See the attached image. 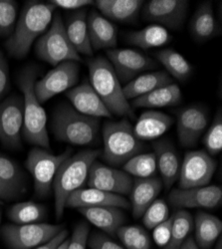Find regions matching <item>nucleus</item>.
Masks as SVG:
<instances>
[{
	"label": "nucleus",
	"mask_w": 222,
	"mask_h": 249,
	"mask_svg": "<svg viewBox=\"0 0 222 249\" xmlns=\"http://www.w3.org/2000/svg\"><path fill=\"white\" fill-rule=\"evenodd\" d=\"M55 9L56 6L51 2L27 1L12 35L5 42L8 53L17 59L27 56L34 41L51 24Z\"/></svg>",
	"instance_id": "f257e3e1"
},
{
	"label": "nucleus",
	"mask_w": 222,
	"mask_h": 249,
	"mask_svg": "<svg viewBox=\"0 0 222 249\" xmlns=\"http://www.w3.org/2000/svg\"><path fill=\"white\" fill-rule=\"evenodd\" d=\"M38 71L34 66H27L18 76V85L23 94V126L24 139L34 146L50 148L47 130V116L36 97L34 85Z\"/></svg>",
	"instance_id": "f03ea898"
},
{
	"label": "nucleus",
	"mask_w": 222,
	"mask_h": 249,
	"mask_svg": "<svg viewBox=\"0 0 222 249\" xmlns=\"http://www.w3.org/2000/svg\"><path fill=\"white\" fill-rule=\"evenodd\" d=\"M88 67L90 84L109 112L116 116L135 119L134 111L110 61L99 56L88 61Z\"/></svg>",
	"instance_id": "7ed1b4c3"
},
{
	"label": "nucleus",
	"mask_w": 222,
	"mask_h": 249,
	"mask_svg": "<svg viewBox=\"0 0 222 249\" xmlns=\"http://www.w3.org/2000/svg\"><path fill=\"white\" fill-rule=\"evenodd\" d=\"M100 150H87L80 152L75 156H70L60 165L54 180L55 213L57 218H61L69 196L79 190L86 182L90 168L96 159L101 155Z\"/></svg>",
	"instance_id": "20e7f679"
},
{
	"label": "nucleus",
	"mask_w": 222,
	"mask_h": 249,
	"mask_svg": "<svg viewBox=\"0 0 222 249\" xmlns=\"http://www.w3.org/2000/svg\"><path fill=\"white\" fill-rule=\"evenodd\" d=\"M100 119L85 116L73 107L62 104L59 106L52 121L55 138L76 146H89L98 141Z\"/></svg>",
	"instance_id": "39448f33"
},
{
	"label": "nucleus",
	"mask_w": 222,
	"mask_h": 249,
	"mask_svg": "<svg viewBox=\"0 0 222 249\" xmlns=\"http://www.w3.org/2000/svg\"><path fill=\"white\" fill-rule=\"evenodd\" d=\"M104 160L112 165L125 164L133 157L142 152V142L134 134L130 121L106 122L103 127Z\"/></svg>",
	"instance_id": "423d86ee"
},
{
	"label": "nucleus",
	"mask_w": 222,
	"mask_h": 249,
	"mask_svg": "<svg viewBox=\"0 0 222 249\" xmlns=\"http://www.w3.org/2000/svg\"><path fill=\"white\" fill-rule=\"evenodd\" d=\"M35 52L39 59L54 67L66 61H81V56L72 46L59 13L54 14L50 28L38 39Z\"/></svg>",
	"instance_id": "0eeeda50"
},
{
	"label": "nucleus",
	"mask_w": 222,
	"mask_h": 249,
	"mask_svg": "<svg viewBox=\"0 0 222 249\" xmlns=\"http://www.w3.org/2000/svg\"><path fill=\"white\" fill-rule=\"evenodd\" d=\"M72 154L69 149L60 155H52L41 148H34L28 154L26 168L34 180V189L38 196H47L51 193L53 180L60 165Z\"/></svg>",
	"instance_id": "6e6552de"
},
{
	"label": "nucleus",
	"mask_w": 222,
	"mask_h": 249,
	"mask_svg": "<svg viewBox=\"0 0 222 249\" xmlns=\"http://www.w3.org/2000/svg\"><path fill=\"white\" fill-rule=\"evenodd\" d=\"M63 230L62 224H6L2 227V235L10 249H33L50 241Z\"/></svg>",
	"instance_id": "1a4fd4ad"
},
{
	"label": "nucleus",
	"mask_w": 222,
	"mask_h": 249,
	"mask_svg": "<svg viewBox=\"0 0 222 249\" xmlns=\"http://www.w3.org/2000/svg\"><path fill=\"white\" fill-rule=\"evenodd\" d=\"M80 67L77 62H62L41 80L36 81L34 90L40 103H45L54 96L70 90L79 79Z\"/></svg>",
	"instance_id": "9d476101"
},
{
	"label": "nucleus",
	"mask_w": 222,
	"mask_h": 249,
	"mask_svg": "<svg viewBox=\"0 0 222 249\" xmlns=\"http://www.w3.org/2000/svg\"><path fill=\"white\" fill-rule=\"evenodd\" d=\"M216 161L204 151H193L187 154L178 176L180 190L206 186L215 172Z\"/></svg>",
	"instance_id": "9b49d317"
},
{
	"label": "nucleus",
	"mask_w": 222,
	"mask_h": 249,
	"mask_svg": "<svg viewBox=\"0 0 222 249\" xmlns=\"http://www.w3.org/2000/svg\"><path fill=\"white\" fill-rule=\"evenodd\" d=\"M23 126V98L11 96L0 102V142L6 148L21 146Z\"/></svg>",
	"instance_id": "f8f14e48"
},
{
	"label": "nucleus",
	"mask_w": 222,
	"mask_h": 249,
	"mask_svg": "<svg viewBox=\"0 0 222 249\" xmlns=\"http://www.w3.org/2000/svg\"><path fill=\"white\" fill-rule=\"evenodd\" d=\"M188 9L186 0H151L145 4L142 15L145 21L170 29L183 27Z\"/></svg>",
	"instance_id": "ddd939ff"
},
{
	"label": "nucleus",
	"mask_w": 222,
	"mask_h": 249,
	"mask_svg": "<svg viewBox=\"0 0 222 249\" xmlns=\"http://www.w3.org/2000/svg\"><path fill=\"white\" fill-rule=\"evenodd\" d=\"M107 56L119 81L124 84H128L142 72L158 66L154 59L133 49H112L107 52Z\"/></svg>",
	"instance_id": "4468645a"
},
{
	"label": "nucleus",
	"mask_w": 222,
	"mask_h": 249,
	"mask_svg": "<svg viewBox=\"0 0 222 249\" xmlns=\"http://www.w3.org/2000/svg\"><path fill=\"white\" fill-rule=\"evenodd\" d=\"M133 179L126 172L109 168L94 161L90 168L88 184L90 188L116 195H129L132 191Z\"/></svg>",
	"instance_id": "2eb2a0df"
},
{
	"label": "nucleus",
	"mask_w": 222,
	"mask_h": 249,
	"mask_svg": "<svg viewBox=\"0 0 222 249\" xmlns=\"http://www.w3.org/2000/svg\"><path fill=\"white\" fill-rule=\"evenodd\" d=\"M209 115L200 106H188L177 112V135L181 146L193 147L208 126Z\"/></svg>",
	"instance_id": "dca6fc26"
},
{
	"label": "nucleus",
	"mask_w": 222,
	"mask_h": 249,
	"mask_svg": "<svg viewBox=\"0 0 222 249\" xmlns=\"http://www.w3.org/2000/svg\"><path fill=\"white\" fill-rule=\"evenodd\" d=\"M169 200L179 209H215L222 202V190L217 185H206L188 190L171 191Z\"/></svg>",
	"instance_id": "f3484780"
},
{
	"label": "nucleus",
	"mask_w": 222,
	"mask_h": 249,
	"mask_svg": "<svg viewBox=\"0 0 222 249\" xmlns=\"http://www.w3.org/2000/svg\"><path fill=\"white\" fill-rule=\"evenodd\" d=\"M73 108L85 116L93 118H112V114L92 88L90 83H83L66 92Z\"/></svg>",
	"instance_id": "a211bd4d"
},
{
	"label": "nucleus",
	"mask_w": 222,
	"mask_h": 249,
	"mask_svg": "<svg viewBox=\"0 0 222 249\" xmlns=\"http://www.w3.org/2000/svg\"><path fill=\"white\" fill-rule=\"evenodd\" d=\"M66 206L73 209L95 206H115L120 209H129L130 202L120 195L89 188L79 189L73 192L67 198Z\"/></svg>",
	"instance_id": "6ab92c4d"
},
{
	"label": "nucleus",
	"mask_w": 222,
	"mask_h": 249,
	"mask_svg": "<svg viewBox=\"0 0 222 249\" xmlns=\"http://www.w3.org/2000/svg\"><path fill=\"white\" fill-rule=\"evenodd\" d=\"M88 35L93 50L115 48L118 43L116 26L96 10L87 16Z\"/></svg>",
	"instance_id": "aec40b11"
},
{
	"label": "nucleus",
	"mask_w": 222,
	"mask_h": 249,
	"mask_svg": "<svg viewBox=\"0 0 222 249\" xmlns=\"http://www.w3.org/2000/svg\"><path fill=\"white\" fill-rule=\"evenodd\" d=\"M163 190V181L156 177L137 178L133 182L131 202L135 218L142 217L148 207L155 200Z\"/></svg>",
	"instance_id": "412c9836"
},
{
	"label": "nucleus",
	"mask_w": 222,
	"mask_h": 249,
	"mask_svg": "<svg viewBox=\"0 0 222 249\" xmlns=\"http://www.w3.org/2000/svg\"><path fill=\"white\" fill-rule=\"evenodd\" d=\"M172 123V118L165 113L146 111L137 119L133 131L140 142L150 141L163 136L171 127Z\"/></svg>",
	"instance_id": "4be33fe9"
},
{
	"label": "nucleus",
	"mask_w": 222,
	"mask_h": 249,
	"mask_svg": "<svg viewBox=\"0 0 222 249\" xmlns=\"http://www.w3.org/2000/svg\"><path fill=\"white\" fill-rule=\"evenodd\" d=\"M78 212L91 223L110 235H117L119 228L125 221L124 213L115 206L81 207Z\"/></svg>",
	"instance_id": "5701e85b"
},
{
	"label": "nucleus",
	"mask_w": 222,
	"mask_h": 249,
	"mask_svg": "<svg viewBox=\"0 0 222 249\" xmlns=\"http://www.w3.org/2000/svg\"><path fill=\"white\" fill-rule=\"evenodd\" d=\"M190 31L197 42H205L220 34L221 26L214 15L210 1L198 6L191 19Z\"/></svg>",
	"instance_id": "b1692460"
},
{
	"label": "nucleus",
	"mask_w": 222,
	"mask_h": 249,
	"mask_svg": "<svg viewBox=\"0 0 222 249\" xmlns=\"http://www.w3.org/2000/svg\"><path fill=\"white\" fill-rule=\"evenodd\" d=\"M95 3L105 18L120 23H132L137 20L145 2L143 0H98Z\"/></svg>",
	"instance_id": "393cba45"
},
{
	"label": "nucleus",
	"mask_w": 222,
	"mask_h": 249,
	"mask_svg": "<svg viewBox=\"0 0 222 249\" xmlns=\"http://www.w3.org/2000/svg\"><path fill=\"white\" fill-rule=\"evenodd\" d=\"M154 151L161 181L167 189H170L178 179L180 170L178 156L172 144L167 141H159L154 143Z\"/></svg>",
	"instance_id": "a878e982"
},
{
	"label": "nucleus",
	"mask_w": 222,
	"mask_h": 249,
	"mask_svg": "<svg viewBox=\"0 0 222 249\" xmlns=\"http://www.w3.org/2000/svg\"><path fill=\"white\" fill-rule=\"evenodd\" d=\"M88 10L80 9L68 17L65 26L67 36L77 53L80 55L92 56L93 49L88 35L87 16Z\"/></svg>",
	"instance_id": "bb28decb"
},
{
	"label": "nucleus",
	"mask_w": 222,
	"mask_h": 249,
	"mask_svg": "<svg viewBox=\"0 0 222 249\" xmlns=\"http://www.w3.org/2000/svg\"><path fill=\"white\" fill-rule=\"evenodd\" d=\"M173 79L165 71L147 73L136 77L123 88L126 99L134 100L157 88L172 84Z\"/></svg>",
	"instance_id": "cd10ccee"
},
{
	"label": "nucleus",
	"mask_w": 222,
	"mask_h": 249,
	"mask_svg": "<svg viewBox=\"0 0 222 249\" xmlns=\"http://www.w3.org/2000/svg\"><path fill=\"white\" fill-rule=\"evenodd\" d=\"M181 99L183 96L178 85L172 83L134 99L133 106L136 108H164L178 105Z\"/></svg>",
	"instance_id": "c85d7f7f"
},
{
	"label": "nucleus",
	"mask_w": 222,
	"mask_h": 249,
	"mask_svg": "<svg viewBox=\"0 0 222 249\" xmlns=\"http://www.w3.org/2000/svg\"><path fill=\"white\" fill-rule=\"evenodd\" d=\"M195 228V243L203 249H209L221 235L222 222L211 214L198 213L193 220Z\"/></svg>",
	"instance_id": "c756f323"
},
{
	"label": "nucleus",
	"mask_w": 222,
	"mask_h": 249,
	"mask_svg": "<svg viewBox=\"0 0 222 249\" xmlns=\"http://www.w3.org/2000/svg\"><path fill=\"white\" fill-rule=\"evenodd\" d=\"M171 40L169 31L159 25H149L137 31H132L127 35V41L142 49H151L168 44Z\"/></svg>",
	"instance_id": "7c9ffc66"
},
{
	"label": "nucleus",
	"mask_w": 222,
	"mask_h": 249,
	"mask_svg": "<svg viewBox=\"0 0 222 249\" xmlns=\"http://www.w3.org/2000/svg\"><path fill=\"white\" fill-rule=\"evenodd\" d=\"M160 64L167 69V73L178 81L188 80L192 73V66L189 62L173 49H163L155 54Z\"/></svg>",
	"instance_id": "2f4dec72"
},
{
	"label": "nucleus",
	"mask_w": 222,
	"mask_h": 249,
	"mask_svg": "<svg viewBox=\"0 0 222 249\" xmlns=\"http://www.w3.org/2000/svg\"><path fill=\"white\" fill-rule=\"evenodd\" d=\"M193 228V218L186 211H179L172 215L171 236L163 249H180Z\"/></svg>",
	"instance_id": "473e14b6"
},
{
	"label": "nucleus",
	"mask_w": 222,
	"mask_h": 249,
	"mask_svg": "<svg viewBox=\"0 0 222 249\" xmlns=\"http://www.w3.org/2000/svg\"><path fill=\"white\" fill-rule=\"evenodd\" d=\"M7 215L16 224H30L44 219L46 210L41 204L25 201L12 205L7 212Z\"/></svg>",
	"instance_id": "72a5a7b5"
},
{
	"label": "nucleus",
	"mask_w": 222,
	"mask_h": 249,
	"mask_svg": "<svg viewBox=\"0 0 222 249\" xmlns=\"http://www.w3.org/2000/svg\"><path fill=\"white\" fill-rule=\"evenodd\" d=\"M124 171L138 178H152L156 171V159L154 153L133 157L124 164Z\"/></svg>",
	"instance_id": "f704fd0d"
},
{
	"label": "nucleus",
	"mask_w": 222,
	"mask_h": 249,
	"mask_svg": "<svg viewBox=\"0 0 222 249\" xmlns=\"http://www.w3.org/2000/svg\"><path fill=\"white\" fill-rule=\"evenodd\" d=\"M117 235L127 249H150L151 247L150 236L140 226H120Z\"/></svg>",
	"instance_id": "c9c22d12"
},
{
	"label": "nucleus",
	"mask_w": 222,
	"mask_h": 249,
	"mask_svg": "<svg viewBox=\"0 0 222 249\" xmlns=\"http://www.w3.org/2000/svg\"><path fill=\"white\" fill-rule=\"evenodd\" d=\"M18 14V3L13 0H0V37L11 36Z\"/></svg>",
	"instance_id": "e433bc0d"
},
{
	"label": "nucleus",
	"mask_w": 222,
	"mask_h": 249,
	"mask_svg": "<svg viewBox=\"0 0 222 249\" xmlns=\"http://www.w3.org/2000/svg\"><path fill=\"white\" fill-rule=\"evenodd\" d=\"M205 146L209 155L216 156L222 151V115L218 111L211 126L204 138Z\"/></svg>",
	"instance_id": "4c0bfd02"
},
{
	"label": "nucleus",
	"mask_w": 222,
	"mask_h": 249,
	"mask_svg": "<svg viewBox=\"0 0 222 249\" xmlns=\"http://www.w3.org/2000/svg\"><path fill=\"white\" fill-rule=\"evenodd\" d=\"M0 179L20 191L23 182V175L18 165L7 157L0 154Z\"/></svg>",
	"instance_id": "58836bf2"
},
{
	"label": "nucleus",
	"mask_w": 222,
	"mask_h": 249,
	"mask_svg": "<svg viewBox=\"0 0 222 249\" xmlns=\"http://www.w3.org/2000/svg\"><path fill=\"white\" fill-rule=\"evenodd\" d=\"M143 222L149 230H154L155 226L163 223L170 217V211L164 199H155L145 212Z\"/></svg>",
	"instance_id": "ea45409f"
},
{
	"label": "nucleus",
	"mask_w": 222,
	"mask_h": 249,
	"mask_svg": "<svg viewBox=\"0 0 222 249\" xmlns=\"http://www.w3.org/2000/svg\"><path fill=\"white\" fill-rule=\"evenodd\" d=\"M90 228L86 222L79 223L73 231L67 249H86Z\"/></svg>",
	"instance_id": "a19ab883"
},
{
	"label": "nucleus",
	"mask_w": 222,
	"mask_h": 249,
	"mask_svg": "<svg viewBox=\"0 0 222 249\" xmlns=\"http://www.w3.org/2000/svg\"><path fill=\"white\" fill-rule=\"evenodd\" d=\"M88 239L91 249H124L122 246L114 242L103 233L95 232Z\"/></svg>",
	"instance_id": "79ce46f5"
},
{
	"label": "nucleus",
	"mask_w": 222,
	"mask_h": 249,
	"mask_svg": "<svg viewBox=\"0 0 222 249\" xmlns=\"http://www.w3.org/2000/svg\"><path fill=\"white\" fill-rule=\"evenodd\" d=\"M10 87V76L7 61L0 51V102L6 96Z\"/></svg>",
	"instance_id": "37998d69"
},
{
	"label": "nucleus",
	"mask_w": 222,
	"mask_h": 249,
	"mask_svg": "<svg viewBox=\"0 0 222 249\" xmlns=\"http://www.w3.org/2000/svg\"><path fill=\"white\" fill-rule=\"evenodd\" d=\"M172 216L154 228V238L159 246H165L171 236Z\"/></svg>",
	"instance_id": "c03bdc74"
},
{
	"label": "nucleus",
	"mask_w": 222,
	"mask_h": 249,
	"mask_svg": "<svg viewBox=\"0 0 222 249\" xmlns=\"http://www.w3.org/2000/svg\"><path fill=\"white\" fill-rule=\"evenodd\" d=\"M50 2L56 7H61L68 10H80L93 3L91 0H52Z\"/></svg>",
	"instance_id": "a18cd8bd"
},
{
	"label": "nucleus",
	"mask_w": 222,
	"mask_h": 249,
	"mask_svg": "<svg viewBox=\"0 0 222 249\" xmlns=\"http://www.w3.org/2000/svg\"><path fill=\"white\" fill-rule=\"evenodd\" d=\"M67 236H68V231L66 230H63L61 232L57 234L50 241L38 246L36 249H57L60 244L67 239Z\"/></svg>",
	"instance_id": "49530a36"
},
{
	"label": "nucleus",
	"mask_w": 222,
	"mask_h": 249,
	"mask_svg": "<svg viewBox=\"0 0 222 249\" xmlns=\"http://www.w3.org/2000/svg\"><path fill=\"white\" fill-rule=\"evenodd\" d=\"M19 194V190L12 188V186L0 179V199H12L18 196Z\"/></svg>",
	"instance_id": "de8ad7c7"
},
{
	"label": "nucleus",
	"mask_w": 222,
	"mask_h": 249,
	"mask_svg": "<svg viewBox=\"0 0 222 249\" xmlns=\"http://www.w3.org/2000/svg\"><path fill=\"white\" fill-rule=\"evenodd\" d=\"M180 249H199L192 237H188Z\"/></svg>",
	"instance_id": "09e8293b"
},
{
	"label": "nucleus",
	"mask_w": 222,
	"mask_h": 249,
	"mask_svg": "<svg viewBox=\"0 0 222 249\" xmlns=\"http://www.w3.org/2000/svg\"><path fill=\"white\" fill-rule=\"evenodd\" d=\"M68 244H69V239H66V240H64L61 244H60V245L58 246L57 249H67Z\"/></svg>",
	"instance_id": "8fccbe9b"
},
{
	"label": "nucleus",
	"mask_w": 222,
	"mask_h": 249,
	"mask_svg": "<svg viewBox=\"0 0 222 249\" xmlns=\"http://www.w3.org/2000/svg\"><path fill=\"white\" fill-rule=\"evenodd\" d=\"M216 241L217 242H216V246H215L214 249H222V237H221V235L218 237V239Z\"/></svg>",
	"instance_id": "3c124183"
},
{
	"label": "nucleus",
	"mask_w": 222,
	"mask_h": 249,
	"mask_svg": "<svg viewBox=\"0 0 222 249\" xmlns=\"http://www.w3.org/2000/svg\"><path fill=\"white\" fill-rule=\"evenodd\" d=\"M0 224H1V211H0Z\"/></svg>",
	"instance_id": "603ef678"
}]
</instances>
